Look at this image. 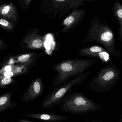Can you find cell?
Wrapping results in <instances>:
<instances>
[{
  "instance_id": "9",
  "label": "cell",
  "mask_w": 122,
  "mask_h": 122,
  "mask_svg": "<svg viewBox=\"0 0 122 122\" xmlns=\"http://www.w3.org/2000/svg\"><path fill=\"white\" fill-rule=\"evenodd\" d=\"M86 9H76L65 18L61 23V33H66L74 29L82 21L85 16Z\"/></svg>"
},
{
  "instance_id": "5",
  "label": "cell",
  "mask_w": 122,
  "mask_h": 122,
  "mask_svg": "<svg viewBox=\"0 0 122 122\" xmlns=\"http://www.w3.org/2000/svg\"><path fill=\"white\" fill-rule=\"evenodd\" d=\"M120 69L113 63L102 67L91 79L90 89L103 93L110 91L120 79Z\"/></svg>"
},
{
  "instance_id": "18",
  "label": "cell",
  "mask_w": 122,
  "mask_h": 122,
  "mask_svg": "<svg viewBox=\"0 0 122 122\" xmlns=\"http://www.w3.org/2000/svg\"><path fill=\"white\" fill-rule=\"evenodd\" d=\"M11 68L10 66H7L5 68V72L11 71Z\"/></svg>"
},
{
  "instance_id": "4",
  "label": "cell",
  "mask_w": 122,
  "mask_h": 122,
  "mask_svg": "<svg viewBox=\"0 0 122 122\" xmlns=\"http://www.w3.org/2000/svg\"><path fill=\"white\" fill-rule=\"evenodd\" d=\"M91 72L80 74L57 87L53 91L44 98L41 108L49 109L61 104L65 97L72 91L74 87L81 85L91 74Z\"/></svg>"
},
{
  "instance_id": "10",
  "label": "cell",
  "mask_w": 122,
  "mask_h": 122,
  "mask_svg": "<svg viewBox=\"0 0 122 122\" xmlns=\"http://www.w3.org/2000/svg\"><path fill=\"white\" fill-rule=\"evenodd\" d=\"M40 31L38 28H34L25 37L24 41L27 48L37 50L44 49L45 37L39 33Z\"/></svg>"
},
{
  "instance_id": "15",
  "label": "cell",
  "mask_w": 122,
  "mask_h": 122,
  "mask_svg": "<svg viewBox=\"0 0 122 122\" xmlns=\"http://www.w3.org/2000/svg\"><path fill=\"white\" fill-rule=\"evenodd\" d=\"M11 10L10 7L9 5L6 6L4 7L1 10V14L3 15H6L10 12Z\"/></svg>"
},
{
  "instance_id": "3",
  "label": "cell",
  "mask_w": 122,
  "mask_h": 122,
  "mask_svg": "<svg viewBox=\"0 0 122 122\" xmlns=\"http://www.w3.org/2000/svg\"><path fill=\"white\" fill-rule=\"evenodd\" d=\"M103 107L89 99L81 92H72L68 95L60 105V109L65 113L84 115L101 110Z\"/></svg>"
},
{
  "instance_id": "7",
  "label": "cell",
  "mask_w": 122,
  "mask_h": 122,
  "mask_svg": "<svg viewBox=\"0 0 122 122\" xmlns=\"http://www.w3.org/2000/svg\"><path fill=\"white\" fill-rule=\"evenodd\" d=\"M77 56L96 58L100 60L102 64L112 61L108 51L104 47L99 46L82 48L77 52Z\"/></svg>"
},
{
  "instance_id": "14",
  "label": "cell",
  "mask_w": 122,
  "mask_h": 122,
  "mask_svg": "<svg viewBox=\"0 0 122 122\" xmlns=\"http://www.w3.org/2000/svg\"><path fill=\"white\" fill-rule=\"evenodd\" d=\"M13 79L11 77H5L3 76H0V88L6 85L10 84L13 82Z\"/></svg>"
},
{
  "instance_id": "1",
  "label": "cell",
  "mask_w": 122,
  "mask_h": 122,
  "mask_svg": "<svg viewBox=\"0 0 122 122\" xmlns=\"http://www.w3.org/2000/svg\"><path fill=\"white\" fill-rule=\"evenodd\" d=\"M115 35L105 19L101 22L99 17L95 16L91 22L82 44L90 42H98L104 46L109 53L116 58L122 57V53L117 48Z\"/></svg>"
},
{
  "instance_id": "22",
  "label": "cell",
  "mask_w": 122,
  "mask_h": 122,
  "mask_svg": "<svg viewBox=\"0 0 122 122\" xmlns=\"http://www.w3.org/2000/svg\"><path fill=\"white\" fill-rule=\"evenodd\" d=\"M120 62H121V64H122V59H121V61H120Z\"/></svg>"
},
{
  "instance_id": "11",
  "label": "cell",
  "mask_w": 122,
  "mask_h": 122,
  "mask_svg": "<svg viewBox=\"0 0 122 122\" xmlns=\"http://www.w3.org/2000/svg\"><path fill=\"white\" fill-rule=\"evenodd\" d=\"M26 117L48 122H64L68 119L66 116L49 113H34L24 114Z\"/></svg>"
},
{
  "instance_id": "12",
  "label": "cell",
  "mask_w": 122,
  "mask_h": 122,
  "mask_svg": "<svg viewBox=\"0 0 122 122\" xmlns=\"http://www.w3.org/2000/svg\"><path fill=\"white\" fill-rule=\"evenodd\" d=\"M112 15L114 18L117 20L119 27L118 28L119 40L122 42V4L118 0L113 3L112 9Z\"/></svg>"
},
{
  "instance_id": "17",
  "label": "cell",
  "mask_w": 122,
  "mask_h": 122,
  "mask_svg": "<svg viewBox=\"0 0 122 122\" xmlns=\"http://www.w3.org/2000/svg\"><path fill=\"white\" fill-rule=\"evenodd\" d=\"M0 24L4 26H8L9 25V22L4 19H0Z\"/></svg>"
},
{
  "instance_id": "16",
  "label": "cell",
  "mask_w": 122,
  "mask_h": 122,
  "mask_svg": "<svg viewBox=\"0 0 122 122\" xmlns=\"http://www.w3.org/2000/svg\"><path fill=\"white\" fill-rule=\"evenodd\" d=\"M14 75L13 72L11 71L5 72L3 74V76L5 77H11Z\"/></svg>"
},
{
  "instance_id": "19",
  "label": "cell",
  "mask_w": 122,
  "mask_h": 122,
  "mask_svg": "<svg viewBox=\"0 0 122 122\" xmlns=\"http://www.w3.org/2000/svg\"><path fill=\"white\" fill-rule=\"evenodd\" d=\"M19 122H35L33 121H29L28 120L24 119H19L18 120Z\"/></svg>"
},
{
  "instance_id": "8",
  "label": "cell",
  "mask_w": 122,
  "mask_h": 122,
  "mask_svg": "<svg viewBox=\"0 0 122 122\" xmlns=\"http://www.w3.org/2000/svg\"><path fill=\"white\" fill-rule=\"evenodd\" d=\"M44 89V85L42 78L37 77L32 80L28 88L24 93L21 98L25 103L32 102L42 95Z\"/></svg>"
},
{
  "instance_id": "2",
  "label": "cell",
  "mask_w": 122,
  "mask_h": 122,
  "mask_svg": "<svg viewBox=\"0 0 122 122\" xmlns=\"http://www.w3.org/2000/svg\"><path fill=\"white\" fill-rule=\"evenodd\" d=\"M96 62L93 59H66L55 64L53 69L57 74L53 81L52 88H56L70 78L84 74Z\"/></svg>"
},
{
  "instance_id": "20",
  "label": "cell",
  "mask_w": 122,
  "mask_h": 122,
  "mask_svg": "<svg viewBox=\"0 0 122 122\" xmlns=\"http://www.w3.org/2000/svg\"><path fill=\"white\" fill-rule=\"evenodd\" d=\"M104 122V121H100V120H99V121H97V120H94V121H85V122Z\"/></svg>"
},
{
  "instance_id": "13",
  "label": "cell",
  "mask_w": 122,
  "mask_h": 122,
  "mask_svg": "<svg viewBox=\"0 0 122 122\" xmlns=\"http://www.w3.org/2000/svg\"><path fill=\"white\" fill-rule=\"evenodd\" d=\"M11 96L12 93L9 92L0 96V113L16 105L11 102Z\"/></svg>"
},
{
  "instance_id": "21",
  "label": "cell",
  "mask_w": 122,
  "mask_h": 122,
  "mask_svg": "<svg viewBox=\"0 0 122 122\" xmlns=\"http://www.w3.org/2000/svg\"><path fill=\"white\" fill-rule=\"evenodd\" d=\"M120 122H122V114H121V117L120 120Z\"/></svg>"
},
{
  "instance_id": "6",
  "label": "cell",
  "mask_w": 122,
  "mask_h": 122,
  "mask_svg": "<svg viewBox=\"0 0 122 122\" xmlns=\"http://www.w3.org/2000/svg\"><path fill=\"white\" fill-rule=\"evenodd\" d=\"M85 0H43L39 5L40 11L44 14L55 18L67 14L71 10L77 9L84 5Z\"/></svg>"
}]
</instances>
